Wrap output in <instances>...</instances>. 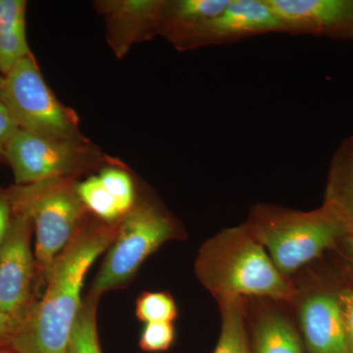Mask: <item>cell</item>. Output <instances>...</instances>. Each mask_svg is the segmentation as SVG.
I'll list each match as a JSON object with an SVG mask.
<instances>
[{
  "label": "cell",
  "instance_id": "obj_29",
  "mask_svg": "<svg viewBox=\"0 0 353 353\" xmlns=\"http://www.w3.org/2000/svg\"><path fill=\"white\" fill-rule=\"evenodd\" d=\"M2 79H3V76H0V85H1Z\"/></svg>",
  "mask_w": 353,
  "mask_h": 353
},
{
  "label": "cell",
  "instance_id": "obj_28",
  "mask_svg": "<svg viewBox=\"0 0 353 353\" xmlns=\"http://www.w3.org/2000/svg\"><path fill=\"white\" fill-rule=\"evenodd\" d=\"M0 353H16L14 352L12 350H11L10 347H0Z\"/></svg>",
  "mask_w": 353,
  "mask_h": 353
},
{
  "label": "cell",
  "instance_id": "obj_19",
  "mask_svg": "<svg viewBox=\"0 0 353 353\" xmlns=\"http://www.w3.org/2000/svg\"><path fill=\"white\" fill-rule=\"evenodd\" d=\"M97 303L90 297L83 303L72 329L67 353H102L97 334Z\"/></svg>",
  "mask_w": 353,
  "mask_h": 353
},
{
  "label": "cell",
  "instance_id": "obj_2",
  "mask_svg": "<svg viewBox=\"0 0 353 353\" xmlns=\"http://www.w3.org/2000/svg\"><path fill=\"white\" fill-rule=\"evenodd\" d=\"M196 274L217 301L257 296L292 303L297 296L296 287L278 270L246 223L223 230L202 245Z\"/></svg>",
  "mask_w": 353,
  "mask_h": 353
},
{
  "label": "cell",
  "instance_id": "obj_11",
  "mask_svg": "<svg viewBox=\"0 0 353 353\" xmlns=\"http://www.w3.org/2000/svg\"><path fill=\"white\" fill-rule=\"evenodd\" d=\"M299 321L308 353H353L338 301V290H319L304 297Z\"/></svg>",
  "mask_w": 353,
  "mask_h": 353
},
{
  "label": "cell",
  "instance_id": "obj_17",
  "mask_svg": "<svg viewBox=\"0 0 353 353\" xmlns=\"http://www.w3.org/2000/svg\"><path fill=\"white\" fill-rule=\"evenodd\" d=\"M221 313V333L214 353H253L245 328L243 299L218 301Z\"/></svg>",
  "mask_w": 353,
  "mask_h": 353
},
{
  "label": "cell",
  "instance_id": "obj_6",
  "mask_svg": "<svg viewBox=\"0 0 353 353\" xmlns=\"http://www.w3.org/2000/svg\"><path fill=\"white\" fill-rule=\"evenodd\" d=\"M173 221L148 203H134L120 221L117 234L92 285L95 301L108 290L123 287L139 266L164 243L176 238Z\"/></svg>",
  "mask_w": 353,
  "mask_h": 353
},
{
  "label": "cell",
  "instance_id": "obj_25",
  "mask_svg": "<svg viewBox=\"0 0 353 353\" xmlns=\"http://www.w3.org/2000/svg\"><path fill=\"white\" fill-rule=\"evenodd\" d=\"M334 250L340 254L343 271L353 285V234L343 239Z\"/></svg>",
  "mask_w": 353,
  "mask_h": 353
},
{
  "label": "cell",
  "instance_id": "obj_16",
  "mask_svg": "<svg viewBox=\"0 0 353 353\" xmlns=\"http://www.w3.org/2000/svg\"><path fill=\"white\" fill-rule=\"evenodd\" d=\"M230 0H174L164 1L160 20L159 36L166 37L206 22L219 15L229 6Z\"/></svg>",
  "mask_w": 353,
  "mask_h": 353
},
{
  "label": "cell",
  "instance_id": "obj_8",
  "mask_svg": "<svg viewBox=\"0 0 353 353\" xmlns=\"http://www.w3.org/2000/svg\"><path fill=\"white\" fill-rule=\"evenodd\" d=\"M32 225L29 218L12 212L8 233L0 248V317L12 333L34 304L32 292L36 263L30 246Z\"/></svg>",
  "mask_w": 353,
  "mask_h": 353
},
{
  "label": "cell",
  "instance_id": "obj_10",
  "mask_svg": "<svg viewBox=\"0 0 353 353\" xmlns=\"http://www.w3.org/2000/svg\"><path fill=\"white\" fill-rule=\"evenodd\" d=\"M283 32L353 39V0H265Z\"/></svg>",
  "mask_w": 353,
  "mask_h": 353
},
{
  "label": "cell",
  "instance_id": "obj_18",
  "mask_svg": "<svg viewBox=\"0 0 353 353\" xmlns=\"http://www.w3.org/2000/svg\"><path fill=\"white\" fill-rule=\"evenodd\" d=\"M77 192L88 211L108 223L119 222L124 217L110 192L99 176H92L77 183Z\"/></svg>",
  "mask_w": 353,
  "mask_h": 353
},
{
  "label": "cell",
  "instance_id": "obj_23",
  "mask_svg": "<svg viewBox=\"0 0 353 353\" xmlns=\"http://www.w3.org/2000/svg\"><path fill=\"white\" fill-rule=\"evenodd\" d=\"M19 130L12 116L0 101V158L4 159L9 143Z\"/></svg>",
  "mask_w": 353,
  "mask_h": 353
},
{
  "label": "cell",
  "instance_id": "obj_7",
  "mask_svg": "<svg viewBox=\"0 0 353 353\" xmlns=\"http://www.w3.org/2000/svg\"><path fill=\"white\" fill-rule=\"evenodd\" d=\"M4 159L12 168L16 185L50 179L76 178L102 161L101 152L87 141L43 138L19 130Z\"/></svg>",
  "mask_w": 353,
  "mask_h": 353
},
{
  "label": "cell",
  "instance_id": "obj_13",
  "mask_svg": "<svg viewBox=\"0 0 353 353\" xmlns=\"http://www.w3.org/2000/svg\"><path fill=\"white\" fill-rule=\"evenodd\" d=\"M322 205L353 234V134L339 145L332 157Z\"/></svg>",
  "mask_w": 353,
  "mask_h": 353
},
{
  "label": "cell",
  "instance_id": "obj_5",
  "mask_svg": "<svg viewBox=\"0 0 353 353\" xmlns=\"http://www.w3.org/2000/svg\"><path fill=\"white\" fill-rule=\"evenodd\" d=\"M0 101L23 131L43 138L88 141L79 128L78 116L58 101L32 54L3 76Z\"/></svg>",
  "mask_w": 353,
  "mask_h": 353
},
{
  "label": "cell",
  "instance_id": "obj_21",
  "mask_svg": "<svg viewBox=\"0 0 353 353\" xmlns=\"http://www.w3.org/2000/svg\"><path fill=\"white\" fill-rule=\"evenodd\" d=\"M99 176L117 202L121 212L126 215L134 205V188L131 176L122 169L115 167L104 168Z\"/></svg>",
  "mask_w": 353,
  "mask_h": 353
},
{
  "label": "cell",
  "instance_id": "obj_20",
  "mask_svg": "<svg viewBox=\"0 0 353 353\" xmlns=\"http://www.w3.org/2000/svg\"><path fill=\"white\" fill-rule=\"evenodd\" d=\"M176 315L175 301L167 292H145L137 301V316L141 321L173 323Z\"/></svg>",
  "mask_w": 353,
  "mask_h": 353
},
{
  "label": "cell",
  "instance_id": "obj_27",
  "mask_svg": "<svg viewBox=\"0 0 353 353\" xmlns=\"http://www.w3.org/2000/svg\"><path fill=\"white\" fill-rule=\"evenodd\" d=\"M11 334H12V331H11L10 327L0 317V347L7 345V341L10 338Z\"/></svg>",
  "mask_w": 353,
  "mask_h": 353
},
{
  "label": "cell",
  "instance_id": "obj_14",
  "mask_svg": "<svg viewBox=\"0 0 353 353\" xmlns=\"http://www.w3.org/2000/svg\"><path fill=\"white\" fill-rule=\"evenodd\" d=\"M25 0H0V73L6 76L31 55L26 37Z\"/></svg>",
  "mask_w": 353,
  "mask_h": 353
},
{
  "label": "cell",
  "instance_id": "obj_9",
  "mask_svg": "<svg viewBox=\"0 0 353 353\" xmlns=\"http://www.w3.org/2000/svg\"><path fill=\"white\" fill-rule=\"evenodd\" d=\"M269 32H283L282 26L265 0H230L212 19L171 32L165 38L180 51L236 43Z\"/></svg>",
  "mask_w": 353,
  "mask_h": 353
},
{
  "label": "cell",
  "instance_id": "obj_26",
  "mask_svg": "<svg viewBox=\"0 0 353 353\" xmlns=\"http://www.w3.org/2000/svg\"><path fill=\"white\" fill-rule=\"evenodd\" d=\"M11 219H12V208L9 201L8 192H0V248L6 241Z\"/></svg>",
  "mask_w": 353,
  "mask_h": 353
},
{
  "label": "cell",
  "instance_id": "obj_12",
  "mask_svg": "<svg viewBox=\"0 0 353 353\" xmlns=\"http://www.w3.org/2000/svg\"><path fill=\"white\" fill-rule=\"evenodd\" d=\"M163 0H108L95 2L105 17L108 39L116 57L127 54L132 44L159 34Z\"/></svg>",
  "mask_w": 353,
  "mask_h": 353
},
{
  "label": "cell",
  "instance_id": "obj_4",
  "mask_svg": "<svg viewBox=\"0 0 353 353\" xmlns=\"http://www.w3.org/2000/svg\"><path fill=\"white\" fill-rule=\"evenodd\" d=\"M77 183L76 178L67 176L16 185L7 192L12 212L29 218L34 226L36 265L46 282L57 257L87 218Z\"/></svg>",
  "mask_w": 353,
  "mask_h": 353
},
{
  "label": "cell",
  "instance_id": "obj_3",
  "mask_svg": "<svg viewBox=\"0 0 353 353\" xmlns=\"http://www.w3.org/2000/svg\"><path fill=\"white\" fill-rule=\"evenodd\" d=\"M246 224L285 277L334 250L352 234L323 205L304 212L260 203L252 208Z\"/></svg>",
  "mask_w": 353,
  "mask_h": 353
},
{
  "label": "cell",
  "instance_id": "obj_24",
  "mask_svg": "<svg viewBox=\"0 0 353 353\" xmlns=\"http://www.w3.org/2000/svg\"><path fill=\"white\" fill-rule=\"evenodd\" d=\"M338 301L341 317L353 348V288L345 287L339 289Z\"/></svg>",
  "mask_w": 353,
  "mask_h": 353
},
{
  "label": "cell",
  "instance_id": "obj_22",
  "mask_svg": "<svg viewBox=\"0 0 353 353\" xmlns=\"http://www.w3.org/2000/svg\"><path fill=\"white\" fill-rule=\"evenodd\" d=\"M175 341V328L171 322L145 323L141 338L139 348L145 352H167Z\"/></svg>",
  "mask_w": 353,
  "mask_h": 353
},
{
  "label": "cell",
  "instance_id": "obj_1",
  "mask_svg": "<svg viewBox=\"0 0 353 353\" xmlns=\"http://www.w3.org/2000/svg\"><path fill=\"white\" fill-rule=\"evenodd\" d=\"M119 223L85 218L53 265L46 294L7 341L14 352L67 353L83 305V280L97 257L112 245Z\"/></svg>",
  "mask_w": 353,
  "mask_h": 353
},
{
  "label": "cell",
  "instance_id": "obj_15",
  "mask_svg": "<svg viewBox=\"0 0 353 353\" xmlns=\"http://www.w3.org/2000/svg\"><path fill=\"white\" fill-rule=\"evenodd\" d=\"M253 353H305L296 328L285 316L268 311L253 328Z\"/></svg>",
  "mask_w": 353,
  "mask_h": 353
}]
</instances>
